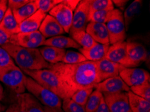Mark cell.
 I'll list each match as a JSON object with an SVG mask.
<instances>
[{
	"instance_id": "cell-1",
	"label": "cell",
	"mask_w": 150,
	"mask_h": 112,
	"mask_svg": "<svg viewBox=\"0 0 150 112\" xmlns=\"http://www.w3.org/2000/svg\"><path fill=\"white\" fill-rule=\"evenodd\" d=\"M49 69L56 73L68 98H71L78 90L94 88L98 83L96 62L85 61L78 64L59 63L50 64Z\"/></svg>"
},
{
	"instance_id": "cell-2",
	"label": "cell",
	"mask_w": 150,
	"mask_h": 112,
	"mask_svg": "<svg viewBox=\"0 0 150 112\" xmlns=\"http://www.w3.org/2000/svg\"><path fill=\"white\" fill-rule=\"evenodd\" d=\"M1 47L8 52L20 69L33 70L49 68L50 64L44 60L38 49H27L11 43Z\"/></svg>"
},
{
	"instance_id": "cell-3",
	"label": "cell",
	"mask_w": 150,
	"mask_h": 112,
	"mask_svg": "<svg viewBox=\"0 0 150 112\" xmlns=\"http://www.w3.org/2000/svg\"><path fill=\"white\" fill-rule=\"evenodd\" d=\"M22 71L41 85L51 91L63 100L68 98L66 91L64 89L57 75L53 70L49 68L40 70L21 69Z\"/></svg>"
},
{
	"instance_id": "cell-4",
	"label": "cell",
	"mask_w": 150,
	"mask_h": 112,
	"mask_svg": "<svg viewBox=\"0 0 150 112\" xmlns=\"http://www.w3.org/2000/svg\"><path fill=\"white\" fill-rule=\"evenodd\" d=\"M24 84L26 89L43 106L49 107H61L62 106L63 100L59 96L40 85L30 77L26 76Z\"/></svg>"
},
{
	"instance_id": "cell-5",
	"label": "cell",
	"mask_w": 150,
	"mask_h": 112,
	"mask_svg": "<svg viewBox=\"0 0 150 112\" xmlns=\"http://www.w3.org/2000/svg\"><path fill=\"white\" fill-rule=\"evenodd\" d=\"M25 77L26 75L15 64L0 68V81L17 95L24 93L26 91Z\"/></svg>"
},
{
	"instance_id": "cell-6",
	"label": "cell",
	"mask_w": 150,
	"mask_h": 112,
	"mask_svg": "<svg viewBox=\"0 0 150 112\" xmlns=\"http://www.w3.org/2000/svg\"><path fill=\"white\" fill-rule=\"evenodd\" d=\"M110 44L123 42L126 38V29L125 26L123 13L119 9L111 11L107 22H106Z\"/></svg>"
},
{
	"instance_id": "cell-7",
	"label": "cell",
	"mask_w": 150,
	"mask_h": 112,
	"mask_svg": "<svg viewBox=\"0 0 150 112\" xmlns=\"http://www.w3.org/2000/svg\"><path fill=\"white\" fill-rule=\"evenodd\" d=\"M46 40L39 31L32 32H19L10 38L11 44L27 48V49H37L44 44Z\"/></svg>"
},
{
	"instance_id": "cell-8",
	"label": "cell",
	"mask_w": 150,
	"mask_h": 112,
	"mask_svg": "<svg viewBox=\"0 0 150 112\" xmlns=\"http://www.w3.org/2000/svg\"><path fill=\"white\" fill-rule=\"evenodd\" d=\"M90 0L79 1L78 6L74 11V16L71 28L69 33L70 35L78 31H86L88 24Z\"/></svg>"
},
{
	"instance_id": "cell-9",
	"label": "cell",
	"mask_w": 150,
	"mask_h": 112,
	"mask_svg": "<svg viewBox=\"0 0 150 112\" xmlns=\"http://www.w3.org/2000/svg\"><path fill=\"white\" fill-rule=\"evenodd\" d=\"M119 76L129 87L144 84L150 81V75L147 70L135 67H125L120 70Z\"/></svg>"
},
{
	"instance_id": "cell-10",
	"label": "cell",
	"mask_w": 150,
	"mask_h": 112,
	"mask_svg": "<svg viewBox=\"0 0 150 112\" xmlns=\"http://www.w3.org/2000/svg\"><path fill=\"white\" fill-rule=\"evenodd\" d=\"M103 97L110 112H132L127 92L103 93Z\"/></svg>"
},
{
	"instance_id": "cell-11",
	"label": "cell",
	"mask_w": 150,
	"mask_h": 112,
	"mask_svg": "<svg viewBox=\"0 0 150 112\" xmlns=\"http://www.w3.org/2000/svg\"><path fill=\"white\" fill-rule=\"evenodd\" d=\"M105 58L127 68H134L127 52V42H117L110 46Z\"/></svg>"
},
{
	"instance_id": "cell-12",
	"label": "cell",
	"mask_w": 150,
	"mask_h": 112,
	"mask_svg": "<svg viewBox=\"0 0 150 112\" xmlns=\"http://www.w3.org/2000/svg\"><path fill=\"white\" fill-rule=\"evenodd\" d=\"M49 15L53 16L59 22L64 30L65 32L69 33L72 24L74 11L63 3V1L52 9L49 11Z\"/></svg>"
},
{
	"instance_id": "cell-13",
	"label": "cell",
	"mask_w": 150,
	"mask_h": 112,
	"mask_svg": "<svg viewBox=\"0 0 150 112\" xmlns=\"http://www.w3.org/2000/svg\"><path fill=\"white\" fill-rule=\"evenodd\" d=\"M96 64L98 83L111 77L119 76L120 70L125 68L123 66L105 58L96 62Z\"/></svg>"
},
{
	"instance_id": "cell-14",
	"label": "cell",
	"mask_w": 150,
	"mask_h": 112,
	"mask_svg": "<svg viewBox=\"0 0 150 112\" xmlns=\"http://www.w3.org/2000/svg\"><path fill=\"white\" fill-rule=\"evenodd\" d=\"M127 52L129 61L133 67H137L149 58V54L144 45L141 43L129 40L127 42Z\"/></svg>"
},
{
	"instance_id": "cell-15",
	"label": "cell",
	"mask_w": 150,
	"mask_h": 112,
	"mask_svg": "<svg viewBox=\"0 0 150 112\" xmlns=\"http://www.w3.org/2000/svg\"><path fill=\"white\" fill-rule=\"evenodd\" d=\"M95 89L103 93H117L120 92H128L130 87L127 85L120 76L107 79L101 83H98L94 87Z\"/></svg>"
},
{
	"instance_id": "cell-16",
	"label": "cell",
	"mask_w": 150,
	"mask_h": 112,
	"mask_svg": "<svg viewBox=\"0 0 150 112\" xmlns=\"http://www.w3.org/2000/svg\"><path fill=\"white\" fill-rule=\"evenodd\" d=\"M38 31L46 39L60 36L65 32L62 26L53 16L49 14L47 15L43 20Z\"/></svg>"
},
{
	"instance_id": "cell-17",
	"label": "cell",
	"mask_w": 150,
	"mask_h": 112,
	"mask_svg": "<svg viewBox=\"0 0 150 112\" xmlns=\"http://www.w3.org/2000/svg\"><path fill=\"white\" fill-rule=\"evenodd\" d=\"M86 32L96 42L110 45L108 32L105 24L89 22L86 27Z\"/></svg>"
},
{
	"instance_id": "cell-18",
	"label": "cell",
	"mask_w": 150,
	"mask_h": 112,
	"mask_svg": "<svg viewBox=\"0 0 150 112\" xmlns=\"http://www.w3.org/2000/svg\"><path fill=\"white\" fill-rule=\"evenodd\" d=\"M110 45L102 44L96 42L90 48H80L79 52L83 54L86 60L92 62H97L105 58Z\"/></svg>"
},
{
	"instance_id": "cell-19",
	"label": "cell",
	"mask_w": 150,
	"mask_h": 112,
	"mask_svg": "<svg viewBox=\"0 0 150 112\" xmlns=\"http://www.w3.org/2000/svg\"><path fill=\"white\" fill-rule=\"evenodd\" d=\"M47 14L38 10L30 17L19 24V32L27 33L38 31L43 20Z\"/></svg>"
},
{
	"instance_id": "cell-20",
	"label": "cell",
	"mask_w": 150,
	"mask_h": 112,
	"mask_svg": "<svg viewBox=\"0 0 150 112\" xmlns=\"http://www.w3.org/2000/svg\"><path fill=\"white\" fill-rule=\"evenodd\" d=\"M38 50L44 60L51 65L61 63L66 52L65 49L47 46H44Z\"/></svg>"
},
{
	"instance_id": "cell-21",
	"label": "cell",
	"mask_w": 150,
	"mask_h": 112,
	"mask_svg": "<svg viewBox=\"0 0 150 112\" xmlns=\"http://www.w3.org/2000/svg\"><path fill=\"white\" fill-rule=\"evenodd\" d=\"M0 30L4 32L9 37L19 33V24L13 16L12 11L8 9L6 14L0 23Z\"/></svg>"
},
{
	"instance_id": "cell-22",
	"label": "cell",
	"mask_w": 150,
	"mask_h": 112,
	"mask_svg": "<svg viewBox=\"0 0 150 112\" xmlns=\"http://www.w3.org/2000/svg\"><path fill=\"white\" fill-rule=\"evenodd\" d=\"M43 46L56 47L65 50V49H69V48H74V49H79L81 48L80 46L76 42H75L71 38L62 35L47 38L45 40Z\"/></svg>"
},
{
	"instance_id": "cell-23",
	"label": "cell",
	"mask_w": 150,
	"mask_h": 112,
	"mask_svg": "<svg viewBox=\"0 0 150 112\" xmlns=\"http://www.w3.org/2000/svg\"><path fill=\"white\" fill-rule=\"evenodd\" d=\"M129 106L132 112H147L150 111V101L134 94L131 91L127 92Z\"/></svg>"
},
{
	"instance_id": "cell-24",
	"label": "cell",
	"mask_w": 150,
	"mask_h": 112,
	"mask_svg": "<svg viewBox=\"0 0 150 112\" xmlns=\"http://www.w3.org/2000/svg\"><path fill=\"white\" fill-rule=\"evenodd\" d=\"M38 10L35 0H30V2L18 10H12L13 16L18 24H20L27 18L33 15Z\"/></svg>"
},
{
	"instance_id": "cell-25",
	"label": "cell",
	"mask_w": 150,
	"mask_h": 112,
	"mask_svg": "<svg viewBox=\"0 0 150 112\" xmlns=\"http://www.w3.org/2000/svg\"><path fill=\"white\" fill-rule=\"evenodd\" d=\"M143 5V1L142 0H135L129 6L123 14L125 26L126 31L128 30L129 25L132 22L137 15L140 12Z\"/></svg>"
},
{
	"instance_id": "cell-26",
	"label": "cell",
	"mask_w": 150,
	"mask_h": 112,
	"mask_svg": "<svg viewBox=\"0 0 150 112\" xmlns=\"http://www.w3.org/2000/svg\"><path fill=\"white\" fill-rule=\"evenodd\" d=\"M26 112H45L44 106L30 93L21 94Z\"/></svg>"
},
{
	"instance_id": "cell-27",
	"label": "cell",
	"mask_w": 150,
	"mask_h": 112,
	"mask_svg": "<svg viewBox=\"0 0 150 112\" xmlns=\"http://www.w3.org/2000/svg\"><path fill=\"white\" fill-rule=\"evenodd\" d=\"M71 38L80 46L81 48L86 49L92 46L96 42L86 31H78L71 35Z\"/></svg>"
},
{
	"instance_id": "cell-28",
	"label": "cell",
	"mask_w": 150,
	"mask_h": 112,
	"mask_svg": "<svg viewBox=\"0 0 150 112\" xmlns=\"http://www.w3.org/2000/svg\"><path fill=\"white\" fill-rule=\"evenodd\" d=\"M103 98V94L99 91L95 89L90 95L87 102L84 106L86 112H95L100 104Z\"/></svg>"
},
{
	"instance_id": "cell-29",
	"label": "cell",
	"mask_w": 150,
	"mask_h": 112,
	"mask_svg": "<svg viewBox=\"0 0 150 112\" xmlns=\"http://www.w3.org/2000/svg\"><path fill=\"white\" fill-rule=\"evenodd\" d=\"M114 4L111 0H90L89 13L100 10H113Z\"/></svg>"
},
{
	"instance_id": "cell-30",
	"label": "cell",
	"mask_w": 150,
	"mask_h": 112,
	"mask_svg": "<svg viewBox=\"0 0 150 112\" xmlns=\"http://www.w3.org/2000/svg\"><path fill=\"white\" fill-rule=\"evenodd\" d=\"M94 89V88H86L78 90L74 93L70 99L76 104H79V106L84 107Z\"/></svg>"
},
{
	"instance_id": "cell-31",
	"label": "cell",
	"mask_w": 150,
	"mask_h": 112,
	"mask_svg": "<svg viewBox=\"0 0 150 112\" xmlns=\"http://www.w3.org/2000/svg\"><path fill=\"white\" fill-rule=\"evenodd\" d=\"M85 61H87V60L79 52L67 51L65 52L61 63L73 65V64L81 63Z\"/></svg>"
},
{
	"instance_id": "cell-32",
	"label": "cell",
	"mask_w": 150,
	"mask_h": 112,
	"mask_svg": "<svg viewBox=\"0 0 150 112\" xmlns=\"http://www.w3.org/2000/svg\"><path fill=\"white\" fill-rule=\"evenodd\" d=\"M130 91L134 94L139 96L144 99L150 101V83L147 82L142 85L130 87Z\"/></svg>"
},
{
	"instance_id": "cell-33",
	"label": "cell",
	"mask_w": 150,
	"mask_h": 112,
	"mask_svg": "<svg viewBox=\"0 0 150 112\" xmlns=\"http://www.w3.org/2000/svg\"><path fill=\"white\" fill-rule=\"evenodd\" d=\"M112 10H100L89 13L88 22L106 24Z\"/></svg>"
},
{
	"instance_id": "cell-34",
	"label": "cell",
	"mask_w": 150,
	"mask_h": 112,
	"mask_svg": "<svg viewBox=\"0 0 150 112\" xmlns=\"http://www.w3.org/2000/svg\"><path fill=\"white\" fill-rule=\"evenodd\" d=\"M62 0H35L38 10L45 13L49 12L57 5L61 3Z\"/></svg>"
},
{
	"instance_id": "cell-35",
	"label": "cell",
	"mask_w": 150,
	"mask_h": 112,
	"mask_svg": "<svg viewBox=\"0 0 150 112\" xmlns=\"http://www.w3.org/2000/svg\"><path fill=\"white\" fill-rule=\"evenodd\" d=\"M62 109L64 112H86L84 107L79 106L70 99H63L62 101Z\"/></svg>"
},
{
	"instance_id": "cell-36",
	"label": "cell",
	"mask_w": 150,
	"mask_h": 112,
	"mask_svg": "<svg viewBox=\"0 0 150 112\" xmlns=\"http://www.w3.org/2000/svg\"><path fill=\"white\" fill-rule=\"evenodd\" d=\"M13 62L12 57L6 50H4L0 46V68L8 67L9 65H13Z\"/></svg>"
},
{
	"instance_id": "cell-37",
	"label": "cell",
	"mask_w": 150,
	"mask_h": 112,
	"mask_svg": "<svg viewBox=\"0 0 150 112\" xmlns=\"http://www.w3.org/2000/svg\"><path fill=\"white\" fill-rule=\"evenodd\" d=\"M30 0H9L8 1V8L11 10H18L30 2Z\"/></svg>"
},
{
	"instance_id": "cell-38",
	"label": "cell",
	"mask_w": 150,
	"mask_h": 112,
	"mask_svg": "<svg viewBox=\"0 0 150 112\" xmlns=\"http://www.w3.org/2000/svg\"><path fill=\"white\" fill-rule=\"evenodd\" d=\"M14 104L15 112H26L21 94H18L16 95V101L14 103Z\"/></svg>"
},
{
	"instance_id": "cell-39",
	"label": "cell",
	"mask_w": 150,
	"mask_h": 112,
	"mask_svg": "<svg viewBox=\"0 0 150 112\" xmlns=\"http://www.w3.org/2000/svg\"><path fill=\"white\" fill-rule=\"evenodd\" d=\"M8 9V1H6V0H1L0 1V23L3 20Z\"/></svg>"
},
{
	"instance_id": "cell-40",
	"label": "cell",
	"mask_w": 150,
	"mask_h": 112,
	"mask_svg": "<svg viewBox=\"0 0 150 112\" xmlns=\"http://www.w3.org/2000/svg\"><path fill=\"white\" fill-rule=\"evenodd\" d=\"M10 42V37L7 34L0 30V46H3Z\"/></svg>"
},
{
	"instance_id": "cell-41",
	"label": "cell",
	"mask_w": 150,
	"mask_h": 112,
	"mask_svg": "<svg viewBox=\"0 0 150 112\" xmlns=\"http://www.w3.org/2000/svg\"><path fill=\"white\" fill-rule=\"evenodd\" d=\"M63 3L66 4L68 7H69L74 11L76 7L78 6V4L79 3V1H76V0H65V1H63Z\"/></svg>"
},
{
	"instance_id": "cell-42",
	"label": "cell",
	"mask_w": 150,
	"mask_h": 112,
	"mask_svg": "<svg viewBox=\"0 0 150 112\" xmlns=\"http://www.w3.org/2000/svg\"><path fill=\"white\" fill-rule=\"evenodd\" d=\"M95 112H110L107 106L106 105L105 101H104V97L102 99L100 104Z\"/></svg>"
},
{
	"instance_id": "cell-43",
	"label": "cell",
	"mask_w": 150,
	"mask_h": 112,
	"mask_svg": "<svg viewBox=\"0 0 150 112\" xmlns=\"http://www.w3.org/2000/svg\"><path fill=\"white\" fill-rule=\"evenodd\" d=\"M45 112H64L61 107H49L44 106Z\"/></svg>"
},
{
	"instance_id": "cell-44",
	"label": "cell",
	"mask_w": 150,
	"mask_h": 112,
	"mask_svg": "<svg viewBox=\"0 0 150 112\" xmlns=\"http://www.w3.org/2000/svg\"><path fill=\"white\" fill-rule=\"evenodd\" d=\"M112 1L113 4H115L118 8H122V7L126 5L127 2H129V1H127H127H125V0H113Z\"/></svg>"
},
{
	"instance_id": "cell-45",
	"label": "cell",
	"mask_w": 150,
	"mask_h": 112,
	"mask_svg": "<svg viewBox=\"0 0 150 112\" xmlns=\"http://www.w3.org/2000/svg\"><path fill=\"white\" fill-rule=\"evenodd\" d=\"M5 112H15V104L14 103L12 104H11L8 108L6 109Z\"/></svg>"
},
{
	"instance_id": "cell-46",
	"label": "cell",
	"mask_w": 150,
	"mask_h": 112,
	"mask_svg": "<svg viewBox=\"0 0 150 112\" xmlns=\"http://www.w3.org/2000/svg\"><path fill=\"white\" fill-rule=\"evenodd\" d=\"M4 88L2 85L0 83V101H1V100L4 99Z\"/></svg>"
},
{
	"instance_id": "cell-47",
	"label": "cell",
	"mask_w": 150,
	"mask_h": 112,
	"mask_svg": "<svg viewBox=\"0 0 150 112\" xmlns=\"http://www.w3.org/2000/svg\"><path fill=\"white\" fill-rule=\"evenodd\" d=\"M5 109H6V107L3 106V105H2L1 103H0V112L4 111V110H5Z\"/></svg>"
},
{
	"instance_id": "cell-48",
	"label": "cell",
	"mask_w": 150,
	"mask_h": 112,
	"mask_svg": "<svg viewBox=\"0 0 150 112\" xmlns=\"http://www.w3.org/2000/svg\"><path fill=\"white\" fill-rule=\"evenodd\" d=\"M147 112H150V111H147Z\"/></svg>"
}]
</instances>
